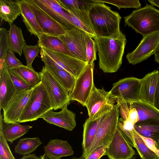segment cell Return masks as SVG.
<instances>
[{"instance_id":"obj_1","label":"cell","mask_w":159,"mask_h":159,"mask_svg":"<svg viewBox=\"0 0 159 159\" xmlns=\"http://www.w3.org/2000/svg\"><path fill=\"white\" fill-rule=\"evenodd\" d=\"M99 57V68L104 73L117 72L120 67L127 42L122 32L117 37L94 39Z\"/></svg>"},{"instance_id":"obj_2","label":"cell","mask_w":159,"mask_h":159,"mask_svg":"<svg viewBox=\"0 0 159 159\" xmlns=\"http://www.w3.org/2000/svg\"><path fill=\"white\" fill-rule=\"evenodd\" d=\"M92 4L89 11V16L97 37H114L122 32L120 24L121 17L117 11L104 3L97 2Z\"/></svg>"},{"instance_id":"obj_3","label":"cell","mask_w":159,"mask_h":159,"mask_svg":"<svg viewBox=\"0 0 159 159\" xmlns=\"http://www.w3.org/2000/svg\"><path fill=\"white\" fill-rule=\"evenodd\" d=\"M124 18L125 26L131 27L143 37L159 31V10L151 5L147 4Z\"/></svg>"},{"instance_id":"obj_4","label":"cell","mask_w":159,"mask_h":159,"mask_svg":"<svg viewBox=\"0 0 159 159\" xmlns=\"http://www.w3.org/2000/svg\"><path fill=\"white\" fill-rule=\"evenodd\" d=\"M52 109H53L48 93L41 82L33 89L18 122L36 120Z\"/></svg>"},{"instance_id":"obj_5","label":"cell","mask_w":159,"mask_h":159,"mask_svg":"<svg viewBox=\"0 0 159 159\" xmlns=\"http://www.w3.org/2000/svg\"><path fill=\"white\" fill-rule=\"evenodd\" d=\"M119 116V108L116 104L107 113L100 125L93 143L84 157L85 159L97 149L108 147L118 127Z\"/></svg>"},{"instance_id":"obj_6","label":"cell","mask_w":159,"mask_h":159,"mask_svg":"<svg viewBox=\"0 0 159 159\" xmlns=\"http://www.w3.org/2000/svg\"><path fill=\"white\" fill-rule=\"evenodd\" d=\"M140 79L134 77L121 79L113 84L109 92L110 98L119 105L140 100Z\"/></svg>"},{"instance_id":"obj_7","label":"cell","mask_w":159,"mask_h":159,"mask_svg":"<svg viewBox=\"0 0 159 159\" xmlns=\"http://www.w3.org/2000/svg\"><path fill=\"white\" fill-rule=\"evenodd\" d=\"M42 83L48 93L53 110L61 108L70 103L69 94L44 66L39 72Z\"/></svg>"},{"instance_id":"obj_8","label":"cell","mask_w":159,"mask_h":159,"mask_svg":"<svg viewBox=\"0 0 159 159\" xmlns=\"http://www.w3.org/2000/svg\"><path fill=\"white\" fill-rule=\"evenodd\" d=\"M94 66V62L88 63L76 79L73 89L69 94L70 101H76L83 106H85L95 86L93 74Z\"/></svg>"},{"instance_id":"obj_9","label":"cell","mask_w":159,"mask_h":159,"mask_svg":"<svg viewBox=\"0 0 159 159\" xmlns=\"http://www.w3.org/2000/svg\"><path fill=\"white\" fill-rule=\"evenodd\" d=\"M58 36L75 57L87 62L86 47L89 39L92 38L88 33L76 27Z\"/></svg>"},{"instance_id":"obj_10","label":"cell","mask_w":159,"mask_h":159,"mask_svg":"<svg viewBox=\"0 0 159 159\" xmlns=\"http://www.w3.org/2000/svg\"><path fill=\"white\" fill-rule=\"evenodd\" d=\"M115 102L110 97L109 92L95 86L85 105L88 118L94 119L107 113L113 108Z\"/></svg>"},{"instance_id":"obj_11","label":"cell","mask_w":159,"mask_h":159,"mask_svg":"<svg viewBox=\"0 0 159 159\" xmlns=\"http://www.w3.org/2000/svg\"><path fill=\"white\" fill-rule=\"evenodd\" d=\"M159 44V31L143 37L136 49L128 53L126 58L129 64L134 65L155 54Z\"/></svg>"},{"instance_id":"obj_12","label":"cell","mask_w":159,"mask_h":159,"mask_svg":"<svg viewBox=\"0 0 159 159\" xmlns=\"http://www.w3.org/2000/svg\"><path fill=\"white\" fill-rule=\"evenodd\" d=\"M44 52L58 66L68 72L77 79L88 64V62L80 60L65 53L41 48Z\"/></svg>"},{"instance_id":"obj_13","label":"cell","mask_w":159,"mask_h":159,"mask_svg":"<svg viewBox=\"0 0 159 159\" xmlns=\"http://www.w3.org/2000/svg\"><path fill=\"white\" fill-rule=\"evenodd\" d=\"M35 86L22 92H16L3 110V120L4 122H18L23 111Z\"/></svg>"},{"instance_id":"obj_14","label":"cell","mask_w":159,"mask_h":159,"mask_svg":"<svg viewBox=\"0 0 159 159\" xmlns=\"http://www.w3.org/2000/svg\"><path fill=\"white\" fill-rule=\"evenodd\" d=\"M42 10L60 25L66 31L76 27L66 11L57 0H34Z\"/></svg>"},{"instance_id":"obj_15","label":"cell","mask_w":159,"mask_h":159,"mask_svg":"<svg viewBox=\"0 0 159 159\" xmlns=\"http://www.w3.org/2000/svg\"><path fill=\"white\" fill-rule=\"evenodd\" d=\"M135 151L117 127L105 153L109 159H131Z\"/></svg>"},{"instance_id":"obj_16","label":"cell","mask_w":159,"mask_h":159,"mask_svg":"<svg viewBox=\"0 0 159 159\" xmlns=\"http://www.w3.org/2000/svg\"><path fill=\"white\" fill-rule=\"evenodd\" d=\"M26 1L34 13L43 33L59 36L66 33L64 28L39 7L34 0Z\"/></svg>"},{"instance_id":"obj_17","label":"cell","mask_w":159,"mask_h":159,"mask_svg":"<svg viewBox=\"0 0 159 159\" xmlns=\"http://www.w3.org/2000/svg\"><path fill=\"white\" fill-rule=\"evenodd\" d=\"M40 54L44 66L70 94L73 89L77 79L57 65L41 50Z\"/></svg>"},{"instance_id":"obj_18","label":"cell","mask_w":159,"mask_h":159,"mask_svg":"<svg viewBox=\"0 0 159 159\" xmlns=\"http://www.w3.org/2000/svg\"><path fill=\"white\" fill-rule=\"evenodd\" d=\"M66 104L59 112H56L51 110L42 116L40 118L47 122L72 131L76 127V123L75 114L69 110Z\"/></svg>"},{"instance_id":"obj_19","label":"cell","mask_w":159,"mask_h":159,"mask_svg":"<svg viewBox=\"0 0 159 159\" xmlns=\"http://www.w3.org/2000/svg\"><path fill=\"white\" fill-rule=\"evenodd\" d=\"M94 2V0H86L85 4L79 9L71 11L65 10L74 24L88 33L93 39L97 36L91 21L89 11Z\"/></svg>"},{"instance_id":"obj_20","label":"cell","mask_w":159,"mask_h":159,"mask_svg":"<svg viewBox=\"0 0 159 159\" xmlns=\"http://www.w3.org/2000/svg\"><path fill=\"white\" fill-rule=\"evenodd\" d=\"M0 110H3L16 93L6 61H0Z\"/></svg>"},{"instance_id":"obj_21","label":"cell","mask_w":159,"mask_h":159,"mask_svg":"<svg viewBox=\"0 0 159 159\" xmlns=\"http://www.w3.org/2000/svg\"><path fill=\"white\" fill-rule=\"evenodd\" d=\"M159 77V71L155 70L140 79V100L152 105L155 102V94Z\"/></svg>"},{"instance_id":"obj_22","label":"cell","mask_w":159,"mask_h":159,"mask_svg":"<svg viewBox=\"0 0 159 159\" xmlns=\"http://www.w3.org/2000/svg\"><path fill=\"white\" fill-rule=\"evenodd\" d=\"M3 116L1 113L0 132L7 141L10 142L11 144L28 132L29 130L33 127L29 125H21L19 122H5L3 121Z\"/></svg>"},{"instance_id":"obj_23","label":"cell","mask_w":159,"mask_h":159,"mask_svg":"<svg viewBox=\"0 0 159 159\" xmlns=\"http://www.w3.org/2000/svg\"><path fill=\"white\" fill-rule=\"evenodd\" d=\"M107 113L97 118L90 120L88 118L85 120L83 125L82 143L83 149L82 155L84 157L92 145L98 128L102 122L106 117Z\"/></svg>"},{"instance_id":"obj_24","label":"cell","mask_w":159,"mask_h":159,"mask_svg":"<svg viewBox=\"0 0 159 159\" xmlns=\"http://www.w3.org/2000/svg\"><path fill=\"white\" fill-rule=\"evenodd\" d=\"M21 15L27 30L38 37L43 33L33 11L26 0L19 1Z\"/></svg>"},{"instance_id":"obj_25","label":"cell","mask_w":159,"mask_h":159,"mask_svg":"<svg viewBox=\"0 0 159 159\" xmlns=\"http://www.w3.org/2000/svg\"><path fill=\"white\" fill-rule=\"evenodd\" d=\"M43 148L45 154L57 158L72 155L74 153L67 141L58 139H51Z\"/></svg>"},{"instance_id":"obj_26","label":"cell","mask_w":159,"mask_h":159,"mask_svg":"<svg viewBox=\"0 0 159 159\" xmlns=\"http://www.w3.org/2000/svg\"><path fill=\"white\" fill-rule=\"evenodd\" d=\"M19 1H0L1 25L4 20L11 26L17 17L21 15Z\"/></svg>"},{"instance_id":"obj_27","label":"cell","mask_w":159,"mask_h":159,"mask_svg":"<svg viewBox=\"0 0 159 159\" xmlns=\"http://www.w3.org/2000/svg\"><path fill=\"white\" fill-rule=\"evenodd\" d=\"M38 38V45L40 48H45L75 57L58 36L49 35L43 33Z\"/></svg>"},{"instance_id":"obj_28","label":"cell","mask_w":159,"mask_h":159,"mask_svg":"<svg viewBox=\"0 0 159 159\" xmlns=\"http://www.w3.org/2000/svg\"><path fill=\"white\" fill-rule=\"evenodd\" d=\"M134 127L140 135L152 139L156 145L159 143V119L137 122Z\"/></svg>"},{"instance_id":"obj_29","label":"cell","mask_w":159,"mask_h":159,"mask_svg":"<svg viewBox=\"0 0 159 159\" xmlns=\"http://www.w3.org/2000/svg\"><path fill=\"white\" fill-rule=\"evenodd\" d=\"M129 131V143L136 148L142 159H156L157 155L146 146L140 136L134 129Z\"/></svg>"},{"instance_id":"obj_30","label":"cell","mask_w":159,"mask_h":159,"mask_svg":"<svg viewBox=\"0 0 159 159\" xmlns=\"http://www.w3.org/2000/svg\"><path fill=\"white\" fill-rule=\"evenodd\" d=\"M9 50L21 56L23 49L26 44L21 29L15 24L10 26L9 30Z\"/></svg>"},{"instance_id":"obj_31","label":"cell","mask_w":159,"mask_h":159,"mask_svg":"<svg viewBox=\"0 0 159 159\" xmlns=\"http://www.w3.org/2000/svg\"><path fill=\"white\" fill-rule=\"evenodd\" d=\"M133 104L139 116L137 122L159 119V110L153 105L141 100L133 102Z\"/></svg>"},{"instance_id":"obj_32","label":"cell","mask_w":159,"mask_h":159,"mask_svg":"<svg viewBox=\"0 0 159 159\" xmlns=\"http://www.w3.org/2000/svg\"><path fill=\"white\" fill-rule=\"evenodd\" d=\"M9 70H12L31 88L37 85L41 82L39 73L35 71L33 68L23 65Z\"/></svg>"},{"instance_id":"obj_33","label":"cell","mask_w":159,"mask_h":159,"mask_svg":"<svg viewBox=\"0 0 159 159\" xmlns=\"http://www.w3.org/2000/svg\"><path fill=\"white\" fill-rule=\"evenodd\" d=\"M42 143L38 137L21 139L15 146L14 152L24 156L30 154Z\"/></svg>"},{"instance_id":"obj_34","label":"cell","mask_w":159,"mask_h":159,"mask_svg":"<svg viewBox=\"0 0 159 159\" xmlns=\"http://www.w3.org/2000/svg\"><path fill=\"white\" fill-rule=\"evenodd\" d=\"M117 105L123 119L131 122L134 125L139 121L138 113L133 103L125 102Z\"/></svg>"},{"instance_id":"obj_35","label":"cell","mask_w":159,"mask_h":159,"mask_svg":"<svg viewBox=\"0 0 159 159\" xmlns=\"http://www.w3.org/2000/svg\"><path fill=\"white\" fill-rule=\"evenodd\" d=\"M40 51V48L38 45H30L26 44L24 46L23 51L26 60L27 67L33 68L32 63Z\"/></svg>"},{"instance_id":"obj_36","label":"cell","mask_w":159,"mask_h":159,"mask_svg":"<svg viewBox=\"0 0 159 159\" xmlns=\"http://www.w3.org/2000/svg\"><path fill=\"white\" fill-rule=\"evenodd\" d=\"M99 2L107 3L116 6L119 9L122 8H134L138 9L141 4L138 0H96Z\"/></svg>"},{"instance_id":"obj_37","label":"cell","mask_w":159,"mask_h":159,"mask_svg":"<svg viewBox=\"0 0 159 159\" xmlns=\"http://www.w3.org/2000/svg\"><path fill=\"white\" fill-rule=\"evenodd\" d=\"M9 50V31L4 28L0 29V61L5 60Z\"/></svg>"},{"instance_id":"obj_38","label":"cell","mask_w":159,"mask_h":159,"mask_svg":"<svg viewBox=\"0 0 159 159\" xmlns=\"http://www.w3.org/2000/svg\"><path fill=\"white\" fill-rule=\"evenodd\" d=\"M0 159H16L11 152L7 141L0 132Z\"/></svg>"},{"instance_id":"obj_39","label":"cell","mask_w":159,"mask_h":159,"mask_svg":"<svg viewBox=\"0 0 159 159\" xmlns=\"http://www.w3.org/2000/svg\"><path fill=\"white\" fill-rule=\"evenodd\" d=\"M8 71L16 92H22L31 88L12 70H8Z\"/></svg>"},{"instance_id":"obj_40","label":"cell","mask_w":159,"mask_h":159,"mask_svg":"<svg viewBox=\"0 0 159 159\" xmlns=\"http://www.w3.org/2000/svg\"><path fill=\"white\" fill-rule=\"evenodd\" d=\"M60 5L65 10L71 11L79 9L86 2V0H57Z\"/></svg>"},{"instance_id":"obj_41","label":"cell","mask_w":159,"mask_h":159,"mask_svg":"<svg viewBox=\"0 0 159 159\" xmlns=\"http://www.w3.org/2000/svg\"><path fill=\"white\" fill-rule=\"evenodd\" d=\"M97 51L95 42L93 38H91L88 42L86 49L87 60L88 63L94 62L97 60Z\"/></svg>"},{"instance_id":"obj_42","label":"cell","mask_w":159,"mask_h":159,"mask_svg":"<svg viewBox=\"0 0 159 159\" xmlns=\"http://www.w3.org/2000/svg\"><path fill=\"white\" fill-rule=\"evenodd\" d=\"M14 52L9 50L6 57V62L8 70L15 68L23 65L15 56Z\"/></svg>"},{"instance_id":"obj_43","label":"cell","mask_w":159,"mask_h":159,"mask_svg":"<svg viewBox=\"0 0 159 159\" xmlns=\"http://www.w3.org/2000/svg\"><path fill=\"white\" fill-rule=\"evenodd\" d=\"M107 147L105 146L99 148L90 154L86 159H100L105 155Z\"/></svg>"},{"instance_id":"obj_44","label":"cell","mask_w":159,"mask_h":159,"mask_svg":"<svg viewBox=\"0 0 159 159\" xmlns=\"http://www.w3.org/2000/svg\"><path fill=\"white\" fill-rule=\"evenodd\" d=\"M140 136L148 147L156 153L158 156L159 150L156 146L155 141L150 138Z\"/></svg>"},{"instance_id":"obj_45","label":"cell","mask_w":159,"mask_h":159,"mask_svg":"<svg viewBox=\"0 0 159 159\" xmlns=\"http://www.w3.org/2000/svg\"><path fill=\"white\" fill-rule=\"evenodd\" d=\"M155 102L153 106L159 110V77L155 94Z\"/></svg>"},{"instance_id":"obj_46","label":"cell","mask_w":159,"mask_h":159,"mask_svg":"<svg viewBox=\"0 0 159 159\" xmlns=\"http://www.w3.org/2000/svg\"><path fill=\"white\" fill-rule=\"evenodd\" d=\"M21 159H41V158L33 154L24 156Z\"/></svg>"},{"instance_id":"obj_47","label":"cell","mask_w":159,"mask_h":159,"mask_svg":"<svg viewBox=\"0 0 159 159\" xmlns=\"http://www.w3.org/2000/svg\"><path fill=\"white\" fill-rule=\"evenodd\" d=\"M155 61L159 64V44L154 54Z\"/></svg>"},{"instance_id":"obj_48","label":"cell","mask_w":159,"mask_h":159,"mask_svg":"<svg viewBox=\"0 0 159 159\" xmlns=\"http://www.w3.org/2000/svg\"><path fill=\"white\" fill-rule=\"evenodd\" d=\"M148 1L151 5L159 8V0H148Z\"/></svg>"},{"instance_id":"obj_49","label":"cell","mask_w":159,"mask_h":159,"mask_svg":"<svg viewBox=\"0 0 159 159\" xmlns=\"http://www.w3.org/2000/svg\"><path fill=\"white\" fill-rule=\"evenodd\" d=\"M41 159H61V158H56L49 156L45 153L43 155L40 156Z\"/></svg>"},{"instance_id":"obj_50","label":"cell","mask_w":159,"mask_h":159,"mask_svg":"<svg viewBox=\"0 0 159 159\" xmlns=\"http://www.w3.org/2000/svg\"><path fill=\"white\" fill-rule=\"evenodd\" d=\"M70 159H85L84 157L82 155L80 157L78 158L77 157H73L72 158H71ZM100 159H102L100 158Z\"/></svg>"},{"instance_id":"obj_51","label":"cell","mask_w":159,"mask_h":159,"mask_svg":"<svg viewBox=\"0 0 159 159\" xmlns=\"http://www.w3.org/2000/svg\"><path fill=\"white\" fill-rule=\"evenodd\" d=\"M157 148L159 150V145L157 147ZM158 157H159V154H158Z\"/></svg>"},{"instance_id":"obj_52","label":"cell","mask_w":159,"mask_h":159,"mask_svg":"<svg viewBox=\"0 0 159 159\" xmlns=\"http://www.w3.org/2000/svg\"><path fill=\"white\" fill-rule=\"evenodd\" d=\"M131 159H136V157L134 156V157H133Z\"/></svg>"},{"instance_id":"obj_53","label":"cell","mask_w":159,"mask_h":159,"mask_svg":"<svg viewBox=\"0 0 159 159\" xmlns=\"http://www.w3.org/2000/svg\"><path fill=\"white\" fill-rule=\"evenodd\" d=\"M156 159H159V157H158Z\"/></svg>"}]
</instances>
